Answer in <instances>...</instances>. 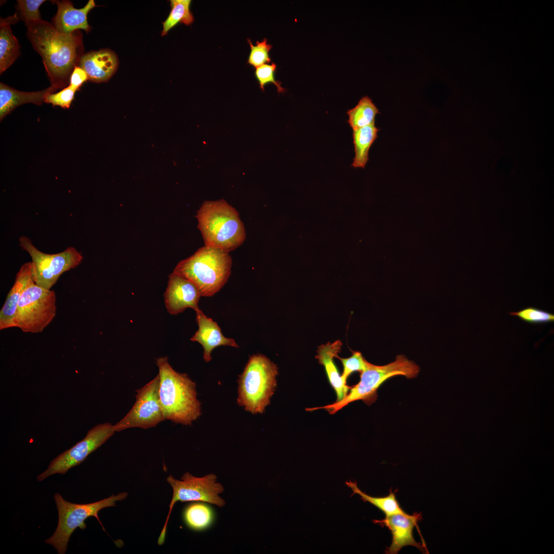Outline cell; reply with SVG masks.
<instances>
[{"label": "cell", "mask_w": 554, "mask_h": 554, "mask_svg": "<svg viewBox=\"0 0 554 554\" xmlns=\"http://www.w3.org/2000/svg\"><path fill=\"white\" fill-rule=\"evenodd\" d=\"M378 108L368 96L362 97L354 107L348 110L347 122L352 130L375 124Z\"/></svg>", "instance_id": "24"}, {"label": "cell", "mask_w": 554, "mask_h": 554, "mask_svg": "<svg viewBox=\"0 0 554 554\" xmlns=\"http://www.w3.org/2000/svg\"><path fill=\"white\" fill-rule=\"evenodd\" d=\"M18 241L20 246L31 258L34 283L47 289H51L63 273L76 267L83 259L73 247L58 253L48 254L37 249L25 236H21Z\"/></svg>", "instance_id": "10"}, {"label": "cell", "mask_w": 554, "mask_h": 554, "mask_svg": "<svg viewBox=\"0 0 554 554\" xmlns=\"http://www.w3.org/2000/svg\"><path fill=\"white\" fill-rule=\"evenodd\" d=\"M19 17L14 15L0 21V73L6 70L20 55V46L13 35L10 25L17 23Z\"/></svg>", "instance_id": "21"}, {"label": "cell", "mask_w": 554, "mask_h": 554, "mask_svg": "<svg viewBox=\"0 0 554 554\" xmlns=\"http://www.w3.org/2000/svg\"><path fill=\"white\" fill-rule=\"evenodd\" d=\"M342 363L343 370L341 376L343 381L347 383L348 377L353 372L359 371L360 373L366 368L367 361L363 357L361 352L352 351L351 356L347 358L337 357Z\"/></svg>", "instance_id": "31"}, {"label": "cell", "mask_w": 554, "mask_h": 554, "mask_svg": "<svg viewBox=\"0 0 554 554\" xmlns=\"http://www.w3.org/2000/svg\"><path fill=\"white\" fill-rule=\"evenodd\" d=\"M57 89L49 87L38 91L24 92L17 90L3 83H0V119L2 121L17 107L26 103L41 105L46 95Z\"/></svg>", "instance_id": "20"}, {"label": "cell", "mask_w": 554, "mask_h": 554, "mask_svg": "<svg viewBox=\"0 0 554 554\" xmlns=\"http://www.w3.org/2000/svg\"><path fill=\"white\" fill-rule=\"evenodd\" d=\"M179 480L172 475L166 479L173 490V495L169 504V510L165 524L158 538L159 545L164 544L166 538L168 522L175 503L177 501H201L215 505L219 507L225 505V501L219 496L224 491V487L217 482L216 476L213 473L203 477H196L189 473H185Z\"/></svg>", "instance_id": "9"}, {"label": "cell", "mask_w": 554, "mask_h": 554, "mask_svg": "<svg viewBox=\"0 0 554 554\" xmlns=\"http://www.w3.org/2000/svg\"><path fill=\"white\" fill-rule=\"evenodd\" d=\"M118 65L117 56L109 49L84 54L79 64L87 73L88 80L95 83L108 81L117 70Z\"/></svg>", "instance_id": "17"}, {"label": "cell", "mask_w": 554, "mask_h": 554, "mask_svg": "<svg viewBox=\"0 0 554 554\" xmlns=\"http://www.w3.org/2000/svg\"><path fill=\"white\" fill-rule=\"evenodd\" d=\"M276 69V65L273 63L265 64L255 68V76L262 91H264L266 84L272 83L276 86L279 93H284L285 91V89L281 86L282 82L275 78Z\"/></svg>", "instance_id": "30"}, {"label": "cell", "mask_w": 554, "mask_h": 554, "mask_svg": "<svg viewBox=\"0 0 554 554\" xmlns=\"http://www.w3.org/2000/svg\"><path fill=\"white\" fill-rule=\"evenodd\" d=\"M87 80L88 77L86 71L81 67L77 66L71 75L69 85L79 90L81 86Z\"/></svg>", "instance_id": "33"}, {"label": "cell", "mask_w": 554, "mask_h": 554, "mask_svg": "<svg viewBox=\"0 0 554 554\" xmlns=\"http://www.w3.org/2000/svg\"><path fill=\"white\" fill-rule=\"evenodd\" d=\"M127 496L128 493L124 492L95 502L76 504L67 501L61 494L56 493L54 499L58 511V524L53 534L45 542L52 545L58 554H65L70 537L75 529H85V520L90 517H94L105 530L98 512L104 508L115 506L116 501L125 499Z\"/></svg>", "instance_id": "7"}, {"label": "cell", "mask_w": 554, "mask_h": 554, "mask_svg": "<svg viewBox=\"0 0 554 554\" xmlns=\"http://www.w3.org/2000/svg\"><path fill=\"white\" fill-rule=\"evenodd\" d=\"M160 377L159 397L165 420L190 425L201 415L196 385L186 373L175 371L167 357L156 360Z\"/></svg>", "instance_id": "2"}, {"label": "cell", "mask_w": 554, "mask_h": 554, "mask_svg": "<svg viewBox=\"0 0 554 554\" xmlns=\"http://www.w3.org/2000/svg\"><path fill=\"white\" fill-rule=\"evenodd\" d=\"M170 13L163 23L162 36L166 35L169 31L179 23L189 26L194 21V17L190 11V0H171Z\"/></svg>", "instance_id": "26"}, {"label": "cell", "mask_w": 554, "mask_h": 554, "mask_svg": "<svg viewBox=\"0 0 554 554\" xmlns=\"http://www.w3.org/2000/svg\"><path fill=\"white\" fill-rule=\"evenodd\" d=\"M27 37L42 58L51 86L57 90L67 87L84 54L82 32L62 33L52 23L41 19L27 25Z\"/></svg>", "instance_id": "1"}, {"label": "cell", "mask_w": 554, "mask_h": 554, "mask_svg": "<svg viewBox=\"0 0 554 554\" xmlns=\"http://www.w3.org/2000/svg\"><path fill=\"white\" fill-rule=\"evenodd\" d=\"M380 129L375 124L352 130L354 157L351 166L364 168L369 160V151L378 138Z\"/></svg>", "instance_id": "23"}, {"label": "cell", "mask_w": 554, "mask_h": 554, "mask_svg": "<svg viewBox=\"0 0 554 554\" xmlns=\"http://www.w3.org/2000/svg\"><path fill=\"white\" fill-rule=\"evenodd\" d=\"M277 366L262 354H252L238 380V404L252 414L262 413L276 386Z\"/></svg>", "instance_id": "5"}, {"label": "cell", "mask_w": 554, "mask_h": 554, "mask_svg": "<svg viewBox=\"0 0 554 554\" xmlns=\"http://www.w3.org/2000/svg\"><path fill=\"white\" fill-rule=\"evenodd\" d=\"M31 262L24 263L16 275L0 311V330L14 327V322L18 302L24 290L33 282Z\"/></svg>", "instance_id": "18"}, {"label": "cell", "mask_w": 554, "mask_h": 554, "mask_svg": "<svg viewBox=\"0 0 554 554\" xmlns=\"http://www.w3.org/2000/svg\"><path fill=\"white\" fill-rule=\"evenodd\" d=\"M53 290L31 283L23 291L17 306L14 325L24 332H42L56 314Z\"/></svg>", "instance_id": "8"}, {"label": "cell", "mask_w": 554, "mask_h": 554, "mask_svg": "<svg viewBox=\"0 0 554 554\" xmlns=\"http://www.w3.org/2000/svg\"><path fill=\"white\" fill-rule=\"evenodd\" d=\"M420 368L414 362L401 354L395 360L388 364L379 366L367 361L366 368L361 372L360 380L350 387L347 395L342 400L322 407L306 408L309 411L324 409L330 414H333L349 403L362 400L370 405L377 399V391L380 386L387 380L396 375H404L408 379L416 378Z\"/></svg>", "instance_id": "6"}, {"label": "cell", "mask_w": 554, "mask_h": 554, "mask_svg": "<svg viewBox=\"0 0 554 554\" xmlns=\"http://www.w3.org/2000/svg\"><path fill=\"white\" fill-rule=\"evenodd\" d=\"M530 324H545L554 322V314L535 307H525L518 311L509 312Z\"/></svg>", "instance_id": "28"}, {"label": "cell", "mask_w": 554, "mask_h": 554, "mask_svg": "<svg viewBox=\"0 0 554 554\" xmlns=\"http://www.w3.org/2000/svg\"><path fill=\"white\" fill-rule=\"evenodd\" d=\"M198 330L191 338V341L201 344L203 348V359L206 362L211 360L212 351L220 346L238 347L234 340L225 337L217 323L207 317L200 309L195 311Z\"/></svg>", "instance_id": "16"}, {"label": "cell", "mask_w": 554, "mask_h": 554, "mask_svg": "<svg viewBox=\"0 0 554 554\" xmlns=\"http://www.w3.org/2000/svg\"><path fill=\"white\" fill-rule=\"evenodd\" d=\"M247 42L250 48L247 61L248 64L256 68L271 62L269 53L272 45L268 44L266 38L261 42L256 41L255 45H253L250 39H247Z\"/></svg>", "instance_id": "27"}, {"label": "cell", "mask_w": 554, "mask_h": 554, "mask_svg": "<svg viewBox=\"0 0 554 554\" xmlns=\"http://www.w3.org/2000/svg\"><path fill=\"white\" fill-rule=\"evenodd\" d=\"M353 493L360 496L364 502H367L372 504L383 512L385 515L400 513L404 515L409 514L406 512L401 507L396 498L395 493L398 490L392 491L391 489L388 496L385 497H372L363 492L358 487L355 482L349 481L346 482Z\"/></svg>", "instance_id": "25"}, {"label": "cell", "mask_w": 554, "mask_h": 554, "mask_svg": "<svg viewBox=\"0 0 554 554\" xmlns=\"http://www.w3.org/2000/svg\"><path fill=\"white\" fill-rule=\"evenodd\" d=\"M115 432L113 425L109 423L96 425L88 431L84 439L55 458L37 480L41 482L54 474H66L70 468L82 463Z\"/></svg>", "instance_id": "12"}, {"label": "cell", "mask_w": 554, "mask_h": 554, "mask_svg": "<svg viewBox=\"0 0 554 554\" xmlns=\"http://www.w3.org/2000/svg\"><path fill=\"white\" fill-rule=\"evenodd\" d=\"M422 518L421 513L416 512L412 515L400 513L385 515L383 519L374 520V524L386 527L391 532V543L386 548L385 553L397 554L404 547L412 546L424 553H428L418 525Z\"/></svg>", "instance_id": "13"}, {"label": "cell", "mask_w": 554, "mask_h": 554, "mask_svg": "<svg viewBox=\"0 0 554 554\" xmlns=\"http://www.w3.org/2000/svg\"><path fill=\"white\" fill-rule=\"evenodd\" d=\"M342 346L340 340L333 343L328 342L318 347L315 355L319 363L324 367L328 381L336 393V402L344 399L350 388L343 381L333 361L339 355Z\"/></svg>", "instance_id": "19"}, {"label": "cell", "mask_w": 554, "mask_h": 554, "mask_svg": "<svg viewBox=\"0 0 554 554\" xmlns=\"http://www.w3.org/2000/svg\"><path fill=\"white\" fill-rule=\"evenodd\" d=\"M196 218L205 246L229 252L246 239L239 212L224 199L205 201L197 211Z\"/></svg>", "instance_id": "3"}, {"label": "cell", "mask_w": 554, "mask_h": 554, "mask_svg": "<svg viewBox=\"0 0 554 554\" xmlns=\"http://www.w3.org/2000/svg\"><path fill=\"white\" fill-rule=\"evenodd\" d=\"M77 90L69 85L58 92L48 93L45 96V102L51 104L53 106H58L63 108L68 109Z\"/></svg>", "instance_id": "32"}, {"label": "cell", "mask_w": 554, "mask_h": 554, "mask_svg": "<svg viewBox=\"0 0 554 554\" xmlns=\"http://www.w3.org/2000/svg\"><path fill=\"white\" fill-rule=\"evenodd\" d=\"M164 296L166 309L170 314H177L187 308L194 311L200 309L198 303L201 295L197 287L190 281L174 272L169 275Z\"/></svg>", "instance_id": "14"}, {"label": "cell", "mask_w": 554, "mask_h": 554, "mask_svg": "<svg viewBox=\"0 0 554 554\" xmlns=\"http://www.w3.org/2000/svg\"><path fill=\"white\" fill-rule=\"evenodd\" d=\"M159 374L137 390L136 401L127 414L113 425L116 431L129 428L147 429L155 426L165 418L159 397Z\"/></svg>", "instance_id": "11"}, {"label": "cell", "mask_w": 554, "mask_h": 554, "mask_svg": "<svg viewBox=\"0 0 554 554\" xmlns=\"http://www.w3.org/2000/svg\"><path fill=\"white\" fill-rule=\"evenodd\" d=\"M57 11L52 18V25L62 33H70L82 29L86 33L92 29L87 21L90 11L96 7L94 0H89L81 9H76L71 2L67 0L55 1Z\"/></svg>", "instance_id": "15"}, {"label": "cell", "mask_w": 554, "mask_h": 554, "mask_svg": "<svg viewBox=\"0 0 554 554\" xmlns=\"http://www.w3.org/2000/svg\"><path fill=\"white\" fill-rule=\"evenodd\" d=\"M232 266L229 252L204 246L181 261L173 272L191 282L202 296H211L228 281Z\"/></svg>", "instance_id": "4"}, {"label": "cell", "mask_w": 554, "mask_h": 554, "mask_svg": "<svg viewBox=\"0 0 554 554\" xmlns=\"http://www.w3.org/2000/svg\"><path fill=\"white\" fill-rule=\"evenodd\" d=\"M182 517L185 525L189 529L195 531H203L213 525L215 513L208 503L194 501L185 506Z\"/></svg>", "instance_id": "22"}, {"label": "cell", "mask_w": 554, "mask_h": 554, "mask_svg": "<svg viewBox=\"0 0 554 554\" xmlns=\"http://www.w3.org/2000/svg\"><path fill=\"white\" fill-rule=\"evenodd\" d=\"M45 0H18L16 9L19 12V18L27 26L31 22L41 18L39 8Z\"/></svg>", "instance_id": "29"}]
</instances>
